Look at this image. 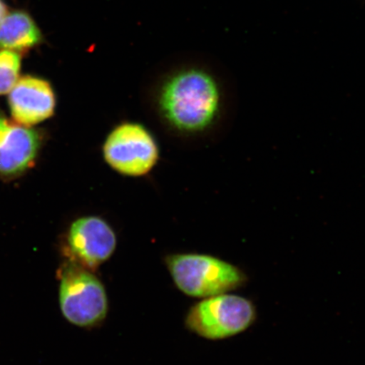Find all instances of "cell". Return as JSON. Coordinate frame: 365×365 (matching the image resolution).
Segmentation results:
<instances>
[{
	"label": "cell",
	"instance_id": "obj_1",
	"mask_svg": "<svg viewBox=\"0 0 365 365\" xmlns=\"http://www.w3.org/2000/svg\"><path fill=\"white\" fill-rule=\"evenodd\" d=\"M160 105L167 120L177 129L203 130L216 120L220 110V90L208 72L187 68L165 82Z\"/></svg>",
	"mask_w": 365,
	"mask_h": 365
},
{
	"label": "cell",
	"instance_id": "obj_2",
	"mask_svg": "<svg viewBox=\"0 0 365 365\" xmlns=\"http://www.w3.org/2000/svg\"><path fill=\"white\" fill-rule=\"evenodd\" d=\"M165 262L178 289L195 298L227 294L247 281L239 267L212 255L177 254L168 257Z\"/></svg>",
	"mask_w": 365,
	"mask_h": 365
},
{
	"label": "cell",
	"instance_id": "obj_3",
	"mask_svg": "<svg viewBox=\"0 0 365 365\" xmlns=\"http://www.w3.org/2000/svg\"><path fill=\"white\" fill-rule=\"evenodd\" d=\"M59 304L63 317L73 325H98L108 313L106 290L88 269L72 261L61 271Z\"/></svg>",
	"mask_w": 365,
	"mask_h": 365
},
{
	"label": "cell",
	"instance_id": "obj_4",
	"mask_svg": "<svg viewBox=\"0 0 365 365\" xmlns=\"http://www.w3.org/2000/svg\"><path fill=\"white\" fill-rule=\"evenodd\" d=\"M257 319L250 300L222 294L205 299L190 309L185 319L191 331L210 340H221L247 330Z\"/></svg>",
	"mask_w": 365,
	"mask_h": 365
},
{
	"label": "cell",
	"instance_id": "obj_5",
	"mask_svg": "<svg viewBox=\"0 0 365 365\" xmlns=\"http://www.w3.org/2000/svg\"><path fill=\"white\" fill-rule=\"evenodd\" d=\"M103 156L113 170L123 175H147L158 163L156 141L145 127L135 123L118 125L107 137Z\"/></svg>",
	"mask_w": 365,
	"mask_h": 365
},
{
	"label": "cell",
	"instance_id": "obj_6",
	"mask_svg": "<svg viewBox=\"0 0 365 365\" xmlns=\"http://www.w3.org/2000/svg\"><path fill=\"white\" fill-rule=\"evenodd\" d=\"M68 245L74 262L94 270L112 257L117 239L113 228L103 218L84 217L72 223Z\"/></svg>",
	"mask_w": 365,
	"mask_h": 365
},
{
	"label": "cell",
	"instance_id": "obj_7",
	"mask_svg": "<svg viewBox=\"0 0 365 365\" xmlns=\"http://www.w3.org/2000/svg\"><path fill=\"white\" fill-rule=\"evenodd\" d=\"M56 95L47 81L33 76L20 78L9 93L11 115L18 124L31 126L51 117Z\"/></svg>",
	"mask_w": 365,
	"mask_h": 365
},
{
	"label": "cell",
	"instance_id": "obj_8",
	"mask_svg": "<svg viewBox=\"0 0 365 365\" xmlns=\"http://www.w3.org/2000/svg\"><path fill=\"white\" fill-rule=\"evenodd\" d=\"M40 148L34 130L0 116V175H20L33 165Z\"/></svg>",
	"mask_w": 365,
	"mask_h": 365
},
{
	"label": "cell",
	"instance_id": "obj_9",
	"mask_svg": "<svg viewBox=\"0 0 365 365\" xmlns=\"http://www.w3.org/2000/svg\"><path fill=\"white\" fill-rule=\"evenodd\" d=\"M42 34L29 14H6L0 22V48L20 52L38 45Z\"/></svg>",
	"mask_w": 365,
	"mask_h": 365
},
{
	"label": "cell",
	"instance_id": "obj_10",
	"mask_svg": "<svg viewBox=\"0 0 365 365\" xmlns=\"http://www.w3.org/2000/svg\"><path fill=\"white\" fill-rule=\"evenodd\" d=\"M21 58L12 50H0V95L10 93L19 80Z\"/></svg>",
	"mask_w": 365,
	"mask_h": 365
},
{
	"label": "cell",
	"instance_id": "obj_11",
	"mask_svg": "<svg viewBox=\"0 0 365 365\" xmlns=\"http://www.w3.org/2000/svg\"><path fill=\"white\" fill-rule=\"evenodd\" d=\"M6 6L4 4L2 0H0V22L4 19V17L6 16Z\"/></svg>",
	"mask_w": 365,
	"mask_h": 365
}]
</instances>
